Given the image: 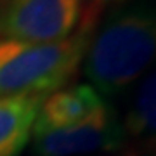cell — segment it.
Here are the masks:
<instances>
[{
  "instance_id": "6da1fadb",
  "label": "cell",
  "mask_w": 156,
  "mask_h": 156,
  "mask_svg": "<svg viewBox=\"0 0 156 156\" xmlns=\"http://www.w3.org/2000/svg\"><path fill=\"white\" fill-rule=\"evenodd\" d=\"M156 61V2H134L97 24L83 57L85 76L101 95H116Z\"/></svg>"
},
{
  "instance_id": "7a4b0ae2",
  "label": "cell",
  "mask_w": 156,
  "mask_h": 156,
  "mask_svg": "<svg viewBox=\"0 0 156 156\" xmlns=\"http://www.w3.org/2000/svg\"><path fill=\"white\" fill-rule=\"evenodd\" d=\"M102 9L85 2L82 24L61 42L26 44L0 38V97L49 95L66 87L83 62Z\"/></svg>"
},
{
  "instance_id": "3957f363",
  "label": "cell",
  "mask_w": 156,
  "mask_h": 156,
  "mask_svg": "<svg viewBox=\"0 0 156 156\" xmlns=\"http://www.w3.org/2000/svg\"><path fill=\"white\" fill-rule=\"evenodd\" d=\"M85 0H0V38L54 44L82 24Z\"/></svg>"
},
{
  "instance_id": "277c9868",
  "label": "cell",
  "mask_w": 156,
  "mask_h": 156,
  "mask_svg": "<svg viewBox=\"0 0 156 156\" xmlns=\"http://www.w3.org/2000/svg\"><path fill=\"white\" fill-rule=\"evenodd\" d=\"M33 149L38 156H75L118 149L125 130L111 108L102 106L82 122L64 128L33 130Z\"/></svg>"
},
{
  "instance_id": "5b68a950",
  "label": "cell",
  "mask_w": 156,
  "mask_h": 156,
  "mask_svg": "<svg viewBox=\"0 0 156 156\" xmlns=\"http://www.w3.org/2000/svg\"><path fill=\"white\" fill-rule=\"evenodd\" d=\"M102 106H106V102L92 85H66L45 95L35 120L33 130L69 127L90 116Z\"/></svg>"
},
{
  "instance_id": "8992f818",
  "label": "cell",
  "mask_w": 156,
  "mask_h": 156,
  "mask_svg": "<svg viewBox=\"0 0 156 156\" xmlns=\"http://www.w3.org/2000/svg\"><path fill=\"white\" fill-rule=\"evenodd\" d=\"M45 95L0 97V156H17L28 144Z\"/></svg>"
},
{
  "instance_id": "52a82bcc",
  "label": "cell",
  "mask_w": 156,
  "mask_h": 156,
  "mask_svg": "<svg viewBox=\"0 0 156 156\" xmlns=\"http://www.w3.org/2000/svg\"><path fill=\"white\" fill-rule=\"evenodd\" d=\"M125 135L146 142H156V71L140 82L123 125Z\"/></svg>"
},
{
  "instance_id": "ba28073f",
  "label": "cell",
  "mask_w": 156,
  "mask_h": 156,
  "mask_svg": "<svg viewBox=\"0 0 156 156\" xmlns=\"http://www.w3.org/2000/svg\"><path fill=\"white\" fill-rule=\"evenodd\" d=\"M85 2H92L101 7H106L108 4H122V2H128V0H85Z\"/></svg>"
}]
</instances>
